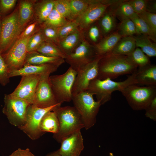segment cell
<instances>
[{
  "label": "cell",
  "instance_id": "1",
  "mask_svg": "<svg viewBox=\"0 0 156 156\" xmlns=\"http://www.w3.org/2000/svg\"><path fill=\"white\" fill-rule=\"evenodd\" d=\"M137 68L129 61L126 56L110 53L103 57L99 60L96 78L101 80L113 79L121 75L132 74Z\"/></svg>",
  "mask_w": 156,
  "mask_h": 156
},
{
  "label": "cell",
  "instance_id": "2",
  "mask_svg": "<svg viewBox=\"0 0 156 156\" xmlns=\"http://www.w3.org/2000/svg\"><path fill=\"white\" fill-rule=\"evenodd\" d=\"M53 111L59 121L58 131L53 136L58 142L60 143L65 138L84 128L81 116L74 106L59 105Z\"/></svg>",
  "mask_w": 156,
  "mask_h": 156
},
{
  "label": "cell",
  "instance_id": "3",
  "mask_svg": "<svg viewBox=\"0 0 156 156\" xmlns=\"http://www.w3.org/2000/svg\"><path fill=\"white\" fill-rule=\"evenodd\" d=\"M137 70L122 81H115L109 78L101 80L96 78L90 82L86 91L95 95L97 101L101 105L104 104L111 99L113 92L120 91L131 85L137 84L135 79Z\"/></svg>",
  "mask_w": 156,
  "mask_h": 156
},
{
  "label": "cell",
  "instance_id": "4",
  "mask_svg": "<svg viewBox=\"0 0 156 156\" xmlns=\"http://www.w3.org/2000/svg\"><path fill=\"white\" fill-rule=\"evenodd\" d=\"M93 96L92 94L86 91L73 95L72 100L86 130L95 124L96 116L101 105L99 102L94 100Z\"/></svg>",
  "mask_w": 156,
  "mask_h": 156
},
{
  "label": "cell",
  "instance_id": "5",
  "mask_svg": "<svg viewBox=\"0 0 156 156\" xmlns=\"http://www.w3.org/2000/svg\"><path fill=\"white\" fill-rule=\"evenodd\" d=\"M134 110L145 109L156 97V86L129 85L120 91Z\"/></svg>",
  "mask_w": 156,
  "mask_h": 156
},
{
  "label": "cell",
  "instance_id": "6",
  "mask_svg": "<svg viewBox=\"0 0 156 156\" xmlns=\"http://www.w3.org/2000/svg\"><path fill=\"white\" fill-rule=\"evenodd\" d=\"M77 72L70 66L63 74L50 76L49 81L55 98L61 104L72 100V91Z\"/></svg>",
  "mask_w": 156,
  "mask_h": 156
},
{
  "label": "cell",
  "instance_id": "7",
  "mask_svg": "<svg viewBox=\"0 0 156 156\" xmlns=\"http://www.w3.org/2000/svg\"><path fill=\"white\" fill-rule=\"evenodd\" d=\"M4 101L2 112L10 123L19 129L23 126L26 120L27 108L31 104L10 94L5 95Z\"/></svg>",
  "mask_w": 156,
  "mask_h": 156
},
{
  "label": "cell",
  "instance_id": "8",
  "mask_svg": "<svg viewBox=\"0 0 156 156\" xmlns=\"http://www.w3.org/2000/svg\"><path fill=\"white\" fill-rule=\"evenodd\" d=\"M22 31L18 23L17 8L1 19L0 50L1 53L10 47Z\"/></svg>",
  "mask_w": 156,
  "mask_h": 156
},
{
  "label": "cell",
  "instance_id": "9",
  "mask_svg": "<svg viewBox=\"0 0 156 156\" xmlns=\"http://www.w3.org/2000/svg\"><path fill=\"white\" fill-rule=\"evenodd\" d=\"M58 104L47 108H40L31 104L27 109V118L24 125L19 129L25 133L30 139L35 140L39 138L44 134L40 130V124L45 114L53 111Z\"/></svg>",
  "mask_w": 156,
  "mask_h": 156
},
{
  "label": "cell",
  "instance_id": "10",
  "mask_svg": "<svg viewBox=\"0 0 156 156\" xmlns=\"http://www.w3.org/2000/svg\"><path fill=\"white\" fill-rule=\"evenodd\" d=\"M73 52L67 55L65 59L76 71L98 56L94 45H91L83 36Z\"/></svg>",
  "mask_w": 156,
  "mask_h": 156
},
{
  "label": "cell",
  "instance_id": "11",
  "mask_svg": "<svg viewBox=\"0 0 156 156\" xmlns=\"http://www.w3.org/2000/svg\"><path fill=\"white\" fill-rule=\"evenodd\" d=\"M31 36L17 39L8 50L1 53L9 72L20 69L24 66L27 53V44Z\"/></svg>",
  "mask_w": 156,
  "mask_h": 156
},
{
  "label": "cell",
  "instance_id": "12",
  "mask_svg": "<svg viewBox=\"0 0 156 156\" xmlns=\"http://www.w3.org/2000/svg\"><path fill=\"white\" fill-rule=\"evenodd\" d=\"M89 3L86 10L75 20L79 29L89 28L91 25L99 20L111 5L109 0H88ZM113 5V4H112Z\"/></svg>",
  "mask_w": 156,
  "mask_h": 156
},
{
  "label": "cell",
  "instance_id": "13",
  "mask_svg": "<svg viewBox=\"0 0 156 156\" xmlns=\"http://www.w3.org/2000/svg\"><path fill=\"white\" fill-rule=\"evenodd\" d=\"M102 57L98 56L92 61L79 68L73 87V96L86 91L90 82L97 78L99 62Z\"/></svg>",
  "mask_w": 156,
  "mask_h": 156
},
{
  "label": "cell",
  "instance_id": "14",
  "mask_svg": "<svg viewBox=\"0 0 156 156\" xmlns=\"http://www.w3.org/2000/svg\"><path fill=\"white\" fill-rule=\"evenodd\" d=\"M50 75H40L32 104L40 108H47L58 104L49 81Z\"/></svg>",
  "mask_w": 156,
  "mask_h": 156
},
{
  "label": "cell",
  "instance_id": "15",
  "mask_svg": "<svg viewBox=\"0 0 156 156\" xmlns=\"http://www.w3.org/2000/svg\"><path fill=\"white\" fill-rule=\"evenodd\" d=\"M40 76V75H36L22 76L18 85L10 94L12 97L23 100L30 104H32Z\"/></svg>",
  "mask_w": 156,
  "mask_h": 156
},
{
  "label": "cell",
  "instance_id": "16",
  "mask_svg": "<svg viewBox=\"0 0 156 156\" xmlns=\"http://www.w3.org/2000/svg\"><path fill=\"white\" fill-rule=\"evenodd\" d=\"M58 150L61 156H79L84 148L83 138L81 131L64 139Z\"/></svg>",
  "mask_w": 156,
  "mask_h": 156
},
{
  "label": "cell",
  "instance_id": "17",
  "mask_svg": "<svg viewBox=\"0 0 156 156\" xmlns=\"http://www.w3.org/2000/svg\"><path fill=\"white\" fill-rule=\"evenodd\" d=\"M59 67L56 65L50 64L39 65L24 64L20 69L9 72L8 76L10 78L19 76L50 75L56 71Z\"/></svg>",
  "mask_w": 156,
  "mask_h": 156
},
{
  "label": "cell",
  "instance_id": "18",
  "mask_svg": "<svg viewBox=\"0 0 156 156\" xmlns=\"http://www.w3.org/2000/svg\"><path fill=\"white\" fill-rule=\"evenodd\" d=\"M137 84L156 86V66L151 64L138 67L135 75Z\"/></svg>",
  "mask_w": 156,
  "mask_h": 156
},
{
  "label": "cell",
  "instance_id": "19",
  "mask_svg": "<svg viewBox=\"0 0 156 156\" xmlns=\"http://www.w3.org/2000/svg\"><path fill=\"white\" fill-rule=\"evenodd\" d=\"M37 0H23L19 2L18 8V23L23 31L33 18L34 5Z\"/></svg>",
  "mask_w": 156,
  "mask_h": 156
},
{
  "label": "cell",
  "instance_id": "20",
  "mask_svg": "<svg viewBox=\"0 0 156 156\" xmlns=\"http://www.w3.org/2000/svg\"><path fill=\"white\" fill-rule=\"evenodd\" d=\"M122 37L117 31L104 37L98 43L94 45L97 55L103 57L111 53Z\"/></svg>",
  "mask_w": 156,
  "mask_h": 156
},
{
  "label": "cell",
  "instance_id": "21",
  "mask_svg": "<svg viewBox=\"0 0 156 156\" xmlns=\"http://www.w3.org/2000/svg\"><path fill=\"white\" fill-rule=\"evenodd\" d=\"M113 5L107 9L99 19V28L104 37L115 31L117 27L116 18L114 12Z\"/></svg>",
  "mask_w": 156,
  "mask_h": 156
},
{
  "label": "cell",
  "instance_id": "22",
  "mask_svg": "<svg viewBox=\"0 0 156 156\" xmlns=\"http://www.w3.org/2000/svg\"><path fill=\"white\" fill-rule=\"evenodd\" d=\"M65 61L64 59L61 57L47 56L33 51L27 53L24 64L39 65L50 64L59 67Z\"/></svg>",
  "mask_w": 156,
  "mask_h": 156
},
{
  "label": "cell",
  "instance_id": "23",
  "mask_svg": "<svg viewBox=\"0 0 156 156\" xmlns=\"http://www.w3.org/2000/svg\"><path fill=\"white\" fill-rule=\"evenodd\" d=\"M83 36L82 31L79 29L60 40L58 47L67 56L73 52Z\"/></svg>",
  "mask_w": 156,
  "mask_h": 156
},
{
  "label": "cell",
  "instance_id": "24",
  "mask_svg": "<svg viewBox=\"0 0 156 156\" xmlns=\"http://www.w3.org/2000/svg\"><path fill=\"white\" fill-rule=\"evenodd\" d=\"M54 0L36 1L34 5L35 20L40 24L46 20L54 8Z\"/></svg>",
  "mask_w": 156,
  "mask_h": 156
},
{
  "label": "cell",
  "instance_id": "25",
  "mask_svg": "<svg viewBox=\"0 0 156 156\" xmlns=\"http://www.w3.org/2000/svg\"><path fill=\"white\" fill-rule=\"evenodd\" d=\"M59 123L58 118L53 111L47 112L42 117L40 124V131L44 133L49 132L54 134L58 130Z\"/></svg>",
  "mask_w": 156,
  "mask_h": 156
},
{
  "label": "cell",
  "instance_id": "26",
  "mask_svg": "<svg viewBox=\"0 0 156 156\" xmlns=\"http://www.w3.org/2000/svg\"><path fill=\"white\" fill-rule=\"evenodd\" d=\"M136 48L133 36L122 37L111 53L115 55L127 56L131 53Z\"/></svg>",
  "mask_w": 156,
  "mask_h": 156
},
{
  "label": "cell",
  "instance_id": "27",
  "mask_svg": "<svg viewBox=\"0 0 156 156\" xmlns=\"http://www.w3.org/2000/svg\"><path fill=\"white\" fill-rule=\"evenodd\" d=\"M136 47L140 48L149 57H156V44L153 42L148 36L137 34L133 36Z\"/></svg>",
  "mask_w": 156,
  "mask_h": 156
},
{
  "label": "cell",
  "instance_id": "28",
  "mask_svg": "<svg viewBox=\"0 0 156 156\" xmlns=\"http://www.w3.org/2000/svg\"><path fill=\"white\" fill-rule=\"evenodd\" d=\"M114 11L116 18L121 21L130 19L135 14L128 0L122 1L113 5Z\"/></svg>",
  "mask_w": 156,
  "mask_h": 156
},
{
  "label": "cell",
  "instance_id": "29",
  "mask_svg": "<svg viewBox=\"0 0 156 156\" xmlns=\"http://www.w3.org/2000/svg\"><path fill=\"white\" fill-rule=\"evenodd\" d=\"M35 51L48 57H59L65 59L66 56L57 45L45 41L42 43Z\"/></svg>",
  "mask_w": 156,
  "mask_h": 156
},
{
  "label": "cell",
  "instance_id": "30",
  "mask_svg": "<svg viewBox=\"0 0 156 156\" xmlns=\"http://www.w3.org/2000/svg\"><path fill=\"white\" fill-rule=\"evenodd\" d=\"M130 19L134 23L137 34L146 36L151 40L156 42V34L152 31L146 23L137 14H134Z\"/></svg>",
  "mask_w": 156,
  "mask_h": 156
},
{
  "label": "cell",
  "instance_id": "31",
  "mask_svg": "<svg viewBox=\"0 0 156 156\" xmlns=\"http://www.w3.org/2000/svg\"><path fill=\"white\" fill-rule=\"evenodd\" d=\"M70 15L69 21L75 20L86 10L89 3L88 0H69Z\"/></svg>",
  "mask_w": 156,
  "mask_h": 156
},
{
  "label": "cell",
  "instance_id": "32",
  "mask_svg": "<svg viewBox=\"0 0 156 156\" xmlns=\"http://www.w3.org/2000/svg\"><path fill=\"white\" fill-rule=\"evenodd\" d=\"M126 56L131 63L138 67L150 64L149 57L139 48L136 47L131 53Z\"/></svg>",
  "mask_w": 156,
  "mask_h": 156
},
{
  "label": "cell",
  "instance_id": "33",
  "mask_svg": "<svg viewBox=\"0 0 156 156\" xmlns=\"http://www.w3.org/2000/svg\"><path fill=\"white\" fill-rule=\"evenodd\" d=\"M68 21L60 14L54 7L45 21L41 24L58 29Z\"/></svg>",
  "mask_w": 156,
  "mask_h": 156
},
{
  "label": "cell",
  "instance_id": "34",
  "mask_svg": "<svg viewBox=\"0 0 156 156\" xmlns=\"http://www.w3.org/2000/svg\"><path fill=\"white\" fill-rule=\"evenodd\" d=\"M58 29L40 24V31L44 37L45 41L52 43L58 47L60 40L58 34Z\"/></svg>",
  "mask_w": 156,
  "mask_h": 156
},
{
  "label": "cell",
  "instance_id": "35",
  "mask_svg": "<svg viewBox=\"0 0 156 156\" xmlns=\"http://www.w3.org/2000/svg\"><path fill=\"white\" fill-rule=\"evenodd\" d=\"M117 31L122 37L133 36L137 34L134 23L130 19L121 21L118 27Z\"/></svg>",
  "mask_w": 156,
  "mask_h": 156
},
{
  "label": "cell",
  "instance_id": "36",
  "mask_svg": "<svg viewBox=\"0 0 156 156\" xmlns=\"http://www.w3.org/2000/svg\"><path fill=\"white\" fill-rule=\"evenodd\" d=\"M79 29L78 25L75 20L68 21L64 25L58 29V34L60 40Z\"/></svg>",
  "mask_w": 156,
  "mask_h": 156
},
{
  "label": "cell",
  "instance_id": "37",
  "mask_svg": "<svg viewBox=\"0 0 156 156\" xmlns=\"http://www.w3.org/2000/svg\"><path fill=\"white\" fill-rule=\"evenodd\" d=\"M44 41V37L39 30L30 38L27 46V53L35 51L40 45Z\"/></svg>",
  "mask_w": 156,
  "mask_h": 156
},
{
  "label": "cell",
  "instance_id": "38",
  "mask_svg": "<svg viewBox=\"0 0 156 156\" xmlns=\"http://www.w3.org/2000/svg\"><path fill=\"white\" fill-rule=\"evenodd\" d=\"M54 8L62 16L69 19L70 15L69 0H54Z\"/></svg>",
  "mask_w": 156,
  "mask_h": 156
},
{
  "label": "cell",
  "instance_id": "39",
  "mask_svg": "<svg viewBox=\"0 0 156 156\" xmlns=\"http://www.w3.org/2000/svg\"><path fill=\"white\" fill-rule=\"evenodd\" d=\"M138 15L146 23L152 31L156 34V13L145 11Z\"/></svg>",
  "mask_w": 156,
  "mask_h": 156
},
{
  "label": "cell",
  "instance_id": "40",
  "mask_svg": "<svg viewBox=\"0 0 156 156\" xmlns=\"http://www.w3.org/2000/svg\"><path fill=\"white\" fill-rule=\"evenodd\" d=\"M40 27V24L35 20L24 28L17 39L23 38L31 36L39 31Z\"/></svg>",
  "mask_w": 156,
  "mask_h": 156
},
{
  "label": "cell",
  "instance_id": "41",
  "mask_svg": "<svg viewBox=\"0 0 156 156\" xmlns=\"http://www.w3.org/2000/svg\"><path fill=\"white\" fill-rule=\"evenodd\" d=\"M9 70L0 50V84L5 86L9 82Z\"/></svg>",
  "mask_w": 156,
  "mask_h": 156
},
{
  "label": "cell",
  "instance_id": "42",
  "mask_svg": "<svg viewBox=\"0 0 156 156\" xmlns=\"http://www.w3.org/2000/svg\"><path fill=\"white\" fill-rule=\"evenodd\" d=\"M128 1L137 14H140L146 11L148 0H131Z\"/></svg>",
  "mask_w": 156,
  "mask_h": 156
},
{
  "label": "cell",
  "instance_id": "43",
  "mask_svg": "<svg viewBox=\"0 0 156 156\" xmlns=\"http://www.w3.org/2000/svg\"><path fill=\"white\" fill-rule=\"evenodd\" d=\"M16 0H0V18L3 16L15 6Z\"/></svg>",
  "mask_w": 156,
  "mask_h": 156
},
{
  "label": "cell",
  "instance_id": "44",
  "mask_svg": "<svg viewBox=\"0 0 156 156\" xmlns=\"http://www.w3.org/2000/svg\"><path fill=\"white\" fill-rule=\"evenodd\" d=\"M101 32L102 33L99 27L97 25H93L89 28L88 36L90 40L94 43V45L100 41Z\"/></svg>",
  "mask_w": 156,
  "mask_h": 156
},
{
  "label": "cell",
  "instance_id": "45",
  "mask_svg": "<svg viewBox=\"0 0 156 156\" xmlns=\"http://www.w3.org/2000/svg\"><path fill=\"white\" fill-rule=\"evenodd\" d=\"M145 110L146 116L153 120L156 119V97L154 98Z\"/></svg>",
  "mask_w": 156,
  "mask_h": 156
},
{
  "label": "cell",
  "instance_id": "46",
  "mask_svg": "<svg viewBox=\"0 0 156 156\" xmlns=\"http://www.w3.org/2000/svg\"><path fill=\"white\" fill-rule=\"evenodd\" d=\"M9 156H35L30 151L29 148L25 149L18 148L12 153Z\"/></svg>",
  "mask_w": 156,
  "mask_h": 156
},
{
  "label": "cell",
  "instance_id": "47",
  "mask_svg": "<svg viewBox=\"0 0 156 156\" xmlns=\"http://www.w3.org/2000/svg\"><path fill=\"white\" fill-rule=\"evenodd\" d=\"M45 156H61L58 153V151H57L49 154L46 155Z\"/></svg>",
  "mask_w": 156,
  "mask_h": 156
},
{
  "label": "cell",
  "instance_id": "48",
  "mask_svg": "<svg viewBox=\"0 0 156 156\" xmlns=\"http://www.w3.org/2000/svg\"><path fill=\"white\" fill-rule=\"evenodd\" d=\"M1 32V19L0 18V39Z\"/></svg>",
  "mask_w": 156,
  "mask_h": 156
},
{
  "label": "cell",
  "instance_id": "49",
  "mask_svg": "<svg viewBox=\"0 0 156 156\" xmlns=\"http://www.w3.org/2000/svg\"><path fill=\"white\" fill-rule=\"evenodd\" d=\"M109 156H114L113 153H110L109 154Z\"/></svg>",
  "mask_w": 156,
  "mask_h": 156
}]
</instances>
